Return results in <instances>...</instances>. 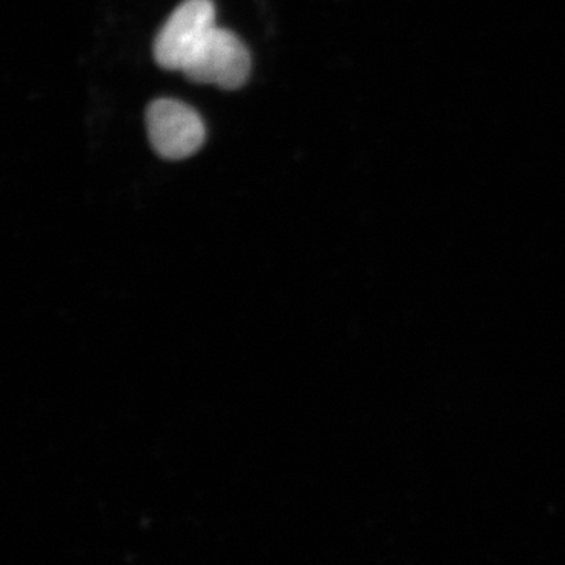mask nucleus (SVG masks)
<instances>
[{
    "instance_id": "nucleus-1",
    "label": "nucleus",
    "mask_w": 565,
    "mask_h": 565,
    "mask_svg": "<svg viewBox=\"0 0 565 565\" xmlns=\"http://www.w3.org/2000/svg\"><path fill=\"white\" fill-rule=\"evenodd\" d=\"M252 57L236 33L215 28L192 55L182 73L195 84L237 90L250 76Z\"/></svg>"
},
{
    "instance_id": "nucleus-2",
    "label": "nucleus",
    "mask_w": 565,
    "mask_h": 565,
    "mask_svg": "<svg viewBox=\"0 0 565 565\" xmlns=\"http://www.w3.org/2000/svg\"><path fill=\"white\" fill-rule=\"evenodd\" d=\"M215 28V7L212 0H184L156 36V62L163 70H184Z\"/></svg>"
},
{
    "instance_id": "nucleus-3",
    "label": "nucleus",
    "mask_w": 565,
    "mask_h": 565,
    "mask_svg": "<svg viewBox=\"0 0 565 565\" xmlns=\"http://www.w3.org/2000/svg\"><path fill=\"white\" fill-rule=\"evenodd\" d=\"M148 136L154 151L169 161L191 158L206 140L202 117L178 99H156L147 110Z\"/></svg>"
}]
</instances>
